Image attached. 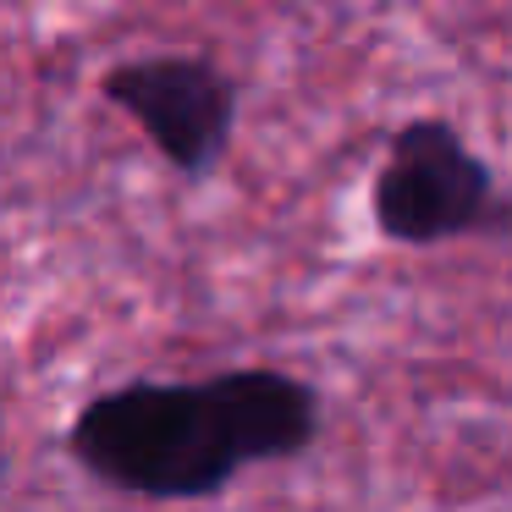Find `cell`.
<instances>
[{
  "label": "cell",
  "instance_id": "4",
  "mask_svg": "<svg viewBox=\"0 0 512 512\" xmlns=\"http://www.w3.org/2000/svg\"><path fill=\"white\" fill-rule=\"evenodd\" d=\"M0 430H6V424H0ZM0 468H6V446H0Z\"/></svg>",
  "mask_w": 512,
  "mask_h": 512
},
{
  "label": "cell",
  "instance_id": "3",
  "mask_svg": "<svg viewBox=\"0 0 512 512\" xmlns=\"http://www.w3.org/2000/svg\"><path fill=\"white\" fill-rule=\"evenodd\" d=\"M100 94L182 177H210L232 149L237 83L199 50L127 56L100 72Z\"/></svg>",
  "mask_w": 512,
  "mask_h": 512
},
{
  "label": "cell",
  "instance_id": "2",
  "mask_svg": "<svg viewBox=\"0 0 512 512\" xmlns=\"http://www.w3.org/2000/svg\"><path fill=\"white\" fill-rule=\"evenodd\" d=\"M369 221L397 248L512 237V193L457 122L413 116L386 138V155L369 177Z\"/></svg>",
  "mask_w": 512,
  "mask_h": 512
},
{
  "label": "cell",
  "instance_id": "1",
  "mask_svg": "<svg viewBox=\"0 0 512 512\" xmlns=\"http://www.w3.org/2000/svg\"><path fill=\"white\" fill-rule=\"evenodd\" d=\"M67 452L94 485L144 501H210L254 468L226 369L204 380H122L100 391L72 413Z\"/></svg>",
  "mask_w": 512,
  "mask_h": 512
}]
</instances>
